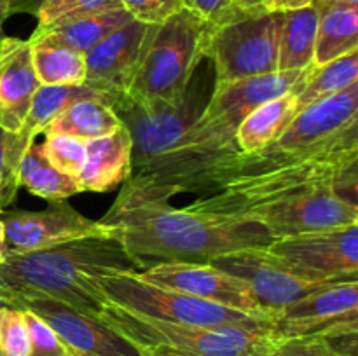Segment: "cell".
<instances>
[{
    "instance_id": "cell-40",
    "label": "cell",
    "mask_w": 358,
    "mask_h": 356,
    "mask_svg": "<svg viewBox=\"0 0 358 356\" xmlns=\"http://www.w3.org/2000/svg\"><path fill=\"white\" fill-rule=\"evenodd\" d=\"M140 351H142V356H189L166 348H140Z\"/></svg>"
},
{
    "instance_id": "cell-29",
    "label": "cell",
    "mask_w": 358,
    "mask_h": 356,
    "mask_svg": "<svg viewBox=\"0 0 358 356\" xmlns=\"http://www.w3.org/2000/svg\"><path fill=\"white\" fill-rule=\"evenodd\" d=\"M122 9L121 0H45L37 10V30L58 27L66 21Z\"/></svg>"
},
{
    "instance_id": "cell-35",
    "label": "cell",
    "mask_w": 358,
    "mask_h": 356,
    "mask_svg": "<svg viewBox=\"0 0 358 356\" xmlns=\"http://www.w3.org/2000/svg\"><path fill=\"white\" fill-rule=\"evenodd\" d=\"M182 6L210 24L222 20L234 9L233 0H182Z\"/></svg>"
},
{
    "instance_id": "cell-9",
    "label": "cell",
    "mask_w": 358,
    "mask_h": 356,
    "mask_svg": "<svg viewBox=\"0 0 358 356\" xmlns=\"http://www.w3.org/2000/svg\"><path fill=\"white\" fill-rule=\"evenodd\" d=\"M205 87L203 77L196 79L194 73L184 96L171 103L140 105L124 94L117 98L112 108L131 136V173L171 149L198 121L210 100Z\"/></svg>"
},
{
    "instance_id": "cell-27",
    "label": "cell",
    "mask_w": 358,
    "mask_h": 356,
    "mask_svg": "<svg viewBox=\"0 0 358 356\" xmlns=\"http://www.w3.org/2000/svg\"><path fill=\"white\" fill-rule=\"evenodd\" d=\"M20 188L24 187L30 194L49 202L66 201L72 195L80 194L79 180L62 173L48 163L42 154L41 143L34 142L23 156L17 170Z\"/></svg>"
},
{
    "instance_id": "cell-3",
    "label": "cell",
    "mask_w": 358,
    "mask_h": 356,
    "mask_svg": "<svg viewBox=\"0 0 358 356\" xmlns=\"http://www.w3.org/2000/svg\"><path fill=\"white\" fill-rule=\"evenodd\" d=\"M100 220L110 225L112 237L143 264L212 262L234 251L264 248L273 241L257 222L199 215L175 208L170 201H114Z\"/></svg>"
},
{
    "instance_id": "cell-15",
    "label": "cell",
    "mask_w": 358,
    "mask_h": 356,
    "mask_svg": "<svg viewBox=\"0 0 358 356\" xmlns=\"http://www.w3.org/2000/svg\"><path fill=\"white\" fill-rule=\"evenodd\" d=\"M250 222L264 227L271 239H282L358 223V206L334 191H318L278 202Z\"/></svg>"
},
{
    "instance_id": "cell-41",
    "label": "cell",
    "mask_w": 358,
    "mask_h": 356,
    "mask_svg": "<svg viewBox=\"0 0 358 356\" xmlns=\"http://www.w3.org/2000/svg\"><path fill=\"white\" fill-rule=\"evenodd\" d=\"M266 0H233L234 7L241 10H250V9H257V7L264 6Z\"/></svg>"
},
{
    "instance_id": "cell-46",
    "label": "cell",
    "mask_w": 358,
    "mask_h": 356,
    "mask_svg": "<svg viewBox=\"0 0 358 356\" xmlns=\"http://www.w3.org/2000/svg\"><path fill=\"white\" fill-rule=\"evenodd\" d=\"M3 61H6V59H3Z\"/></svg>"
},
{
    "instance_id": "cell-37",
    "label": "cell",
    "mask_w": 358,
    "mask_h": 356,
    "mask_svg": "<svg viewBox=\"0 0 358 356\" xmlns=\"http://www.w3.org/2000/svg\"><path fill=\"white\" fill-rule=\"evenodd\" d=\"M6 150H7V131L0 128V208H2L3 192H6L7 168H6Z\"/></svg>"
},
{
    "instance_id": "cell-25",
    "label": "cell",
    "mask_w": 358,
    "mask_h": 356,
    "mask_svg": "<svg viewBox=\"0 0 358 356\" xmlns=\"http://www.w3.org/2000/svg\"><path fill=\"white\" fill-rule=\"evenodd\" d=\"M31 65L41 86H79L86 79V56L66 45L28 38Z\"/></svg>"
},
{
    "instance_id": "cell-43",
    "label": "cell",
    "mask_w": 358,
    "mask_h": 356,
    "mask_svg": "<svg viewBox=\"0 0 358 356\" xmlns=\"http://www.w3.org/2000/svg\"><path fill=\"white\" fill-rule=\"evenodd\" d=\"M10 16L9 0H0V31H3V23Z\"/></svg>"
},
{
    "instance_id": "cell-28",
    "label": "cell",
    "mask_w": 358,
    "mask_h": 356,
    "mask_svg": "<svg viewBox=\"0 0 358 356\" xmlns=\"http://www.w3.org/2000/svg\"><path fill=\"white\" fill-rule=\"evenodd\" d=\"M358 82V51L341 56L324 66H315L303 89L297 93L296 110L299 114L315 101L348 89ZM296 114V115H297Z\"/></svg>"
},
{
    "instance_id": "cell-34",
    "label": "cell",
    "mask_w": 358,
    "mask_h": 356,
    "mask_svg": "<svg viewBox=\"0 0 358 356\" xmlns=\"http://www.w3.org/2000/svg\"><path fill=\"white\" fill-rule=\"evenodd\" d=\"M266 356H343L320 335L278 339Z\"/></svg>"
},
{
    "instance_id": "cell-17",
    "label": "cell",
    "mask_w": 358,
    "mask_h": 356,
    "mask_svg": "<svg viewBox=\"0 0 358 356\" xmlns=\"http://www.w3.org/2000/svg\"><path fill=\"white\" fill-rule=\"evenodd\" d=\"M150 24L128 21L86 54V79L91 89L110 98L112 105L128 93L142 61Z\"/></svg>"
},
{
    "instance_id": "cell-8",
    "label": "cell",
    "mask_w": 358,
    "mask_h": 356,
    "mask_svg": "<svg viewBox=\"0 0 358 356\" xmlns=\"http://www.w3.org/2000/svg\"><path fill=\"white\" fill-rule=\"evenodd\" d=\"M100 286L110 302L142 316L194 327H243L271 330V320L252 316L166 286L152 285L140 278L138 271L103 276L100 278Z\"/></svg>"
},
{
    "instance_id": "cell-31",
    "label": "cell",
    "mask_w": 358,
    "mask_h": 356,
    "mask_svg": "<svg viewBox=\"0 0 358 356\" xmlns=\"http://www.w3.org/2000/svg\"><path fill=\"white\" fill-rule=\"evenodd\" d=\"M30 349L24 311L0 304V356H27Z\"/></svg>"
},
{
    "instance_id": "cell-10",
    "label": "cell",
    "mask_w": 358,
    "mask_h": 356,
    "mask_svg": "<svg viewBox=\"0 0 358 356\" xmlns=\"http://www.w3.org/2000/svg\"><path fill=\"white\" fill-rule=\"evenodd\" d=\"M262 251L280 267L308 281H357L358 223L273 239Z\"/></svg>"
},
{
    "instance_id": "cell-22",
    "label": "cell",
    "mask_w": 358,
    "mask_h": 356,
    "mask_svg": "<svg viewBox=\"0 0 358 356\" xmlns=\"http://www.w3.org/2000/svg\"><path fill=\"white\" fill-rule=\"evenodd\" d=\"M297 93L299 91L287 93L248 112L236 133V142L241 152H255L280 138L297 114Z\"/></svg>"
},
{
    "instance_id": "cell-2",
    "label": "cell",
    "mask_w": 358,
    "mask_h": 356,
    "mask_svg": "<svg viewBox=\"0 0 358 356\" xmlns=\"http://www.w3.org/2000/svg\"><path fill=\"white\" fill-rule=\"evenodd\" d=\"M315 65L213 87L198 121L166 152L129 175L115 202L170 201L178 194H201L206 178L240 154L236 133L248 112L269 100L301 91Z\"/></svg>"
},
{
    "instance_id": "cell-19",
    "label": "cell",
    "mask_w": 358,
    "mask_h": 356,
    "mask_svg": "<svg viewBox=\"0 0 358 356\" xmlns=\"http://www.w3.org/2000/svg\"><path fill=\"white\" fill-rule=\"evenodd\" d=\"M131 136L124 126L86 143V161L79 180L83 192H108L131 175Z\"/></svg>"
},
{
    "instance_id": "cell-1",
    "label": "cell",
    "mask_w": 358,
    "mask_h": 356,
    "mask_svg": "<svg viewBox=\"0 0 358 356\" xmlns=\"http://www.w3.org/2000/svg\"><path fill=\"white\" fill-rule=\"evenodd\" d=\"M358 129L306 149L268 145L240 152L213 170L201 198L185 208L192 213L248 220L257 213L303 194L334 191L355 201Z\"/></svg>"
},
{
    "instance_id": "cell-21",
    "label": "cell",
    "mask_w": 358,
    "mask_h": 356,
    "mask_svg": "<svg viewBox=\"0 0 358 356\" xmlns=\"http://www.w3.org/2000/svg\"><path fill=\"white\" fill-rule=\"evenodd\" d=\"M313 3L318 7L313 65L324 66L358 51V7L338 0H315Z\"/></svg>"
},
{
    "instance_id": "cell-36",
    "label": "cell",
    "mask_w": 358,
    "mask_h": 356,
    "mask_svg": "<svg viewBox=\"0 0 358 356\" xmlns=\"http://www.w3.org/2000/svg\"><path fill=\"white\" fill-rule=\"evenodd\" d=\"M315 0H266L264 9L271 13H285V10L303 9V7L311 6Z\"/></svg>"
},
{
    "instance_id": "cell-18",
    "label": "cell",
    "mask_w": 358,
    "mask_h": 356,
    "mask_svg": "<svg viewBox=\"0 0 358 356\" xmlns=\"http://www.w3.org/2000/svg\"><path fill=\"white\" fill-rule=\"evenodd\" d=\"M358 129V82L301 110L273 145L306 149Z\"/></svg>"
},
{
    "instance_id": "cell-44",
    "label": "cell",
    "mask_w": 358,
    "mask_h": 356,
    "mask_svg": "<svg viewBox=\"0 0 358 356\" xmlns=\"http://www.w3.org/2000/svg\"><path fill=\"white\" fill-rule=\"evenodd\" d=\"M338 2L346 3V6H352V7H358V0H338Z\"/></svg>"
},
{
    "instance_id": "cell-38",
    "label": "cell",
    "mask_w": 358,
    "mask_h": 356,
    "mask_svg": "<svg viewBox=\"0 0 358 356\" xmlns=\"http://www.w3.org/2000/svg\"><path fill=\"white\" fill-rule=\"evenodd\" d=\"M45 0H9V9L10 16L13 14H37V10L41 9V6Z\"/></svg>"
},
{
    "instance_id": "cell-32",
    "label": "cell",
    "mask_w": 358,
    "mask_h": 356,
    "mask_svg": "<svg viewBox=\"0 0 358 356\" xmlns=\"http://www.w3.org/2000/svg\"><path fill=\"white\" fill-rule=\"evenodd\" d=\"M24 318L30 332V349L27 356H73L69 348L59 341L58 335L51 330V327L41 318L30 311H24Z\"/></svg>"
},
{
    "instance_id": "cell-23",
    "label": "cell",
    "mask_w": 358,
    "mask_h": 356,
    "mask_svg": "<svg viewBox=\"0 0 358 356\" xmlns=\"http://www.w3.org/2000/svg\"><path fill=\"white\" fill-rule=\"evenodd\" d=\"M318 28V7L315 3L282 13L278 47V72L303 70L313 65Z\"/></svg>"
},
{
    "instance_id": "cell-13",
    "label": "cell",
    "mask_w": 358,
    "mask_h": 356,
    "mask_svg": "<svg viewBox=\"0 0 358 356\" xmlns=\"http://www.w3.org/2000/svg\"><path fill=\"white\" fill-rule=\"evenodd\" d=\"M6 306L34 313L51 327L73 356H142L136 344L122 337L100 318L48 297H16Z\"/></svg>"
},
{
    "instance_id": "cell-16",
    "label": "cell",
    "mask_w": 358,
    "mask_h": 356,
    "mask_svg": "<svg viewBox=\"0 0 358 356\" xmlns=\"http://www.w3.org/2000/svg\"><path fill=\"white\" fill-rule=\"evenodd\" d=\"M210 264L247 283L259 306L271 318L280 309L292 304L294 300L308 295L320 286L329 285V283L308 281V279L285 271L278 264H275L262 251V248H252V250L222 255Z\"/></svg>"
},
{
    "instance_id": "cell-20",
    "label": "cell",
    "mask_w": 358,
    "mask_h": 356,
    "mask_svg": "<svg viewBox=\"0 0 358 356\" xmlns=\"http://www.w3.org/2000/svg\"><path fill=\"white\" fill-rule=\"evenodd\" d=\"M38 86L41 82L31 65L30 45L28 40H21L0 65V128L16 133L23 126Z\"/></svg>"
},
{
    "instance_id": "cell-4",
    "label": "cell",
    "mask_w": 358,
    "mask_h": 356,
    "mask_svg": "<svg viewBox=\"0 0 358 356\" xmlns=\"http://www.w3.org/2000/svg\"><path fill=\"white\" fill-rule=\"evenodd\" d=\"M145 267L114 237H87L44 250H9L0 264V304L16 297H48L100 318L110 302L100 278Z\"/></svg>"
},
{
    "instance_id": "cell-45",
    "label": "cell",
    "mask_w": 358,
    "mask_h": 356,
    "mask_svg": "<svg viewBox=\"0 0 358 356\" xmlns=\"http://www.w3.org/2000/svg\"><path fill=\"white\" fill-rule=\"evenodd\" d=\"M0 212H3V209H2V208H0Z\"/></svg>"
},
{
    "instance_id": "cell-26",
    "label": "cell",
    "mask_w": 358,
    "mask_h": 356,
    "mask_svg": "<svg viewBox=\"0 0 358 356\" xmlns=\"http://www.w3.org/2000/svg\"><path fill=\"white\" fill-rule=\"evenodd\" d=\"M119 126L121 121L110 105L96 100H79L63 110L45 128L44 135H66L87 143L115 131Z\"/></svg>"
},
{
    "instance_id": "cell-14",
    "label": "cell",
    "mask_w": 358,
    "mask_h": 356,
    "mask_svg": "<svg viewBox=\"0 0 358 356\" xmlns=\"http://www.w3.org/2000/svg\"><path fill=\"white\" fill-rule=\"evenodd\" d=\"M138 276L152 285L273 321L259 306L247 283L210 262H159L138 271Z\"/></svg>"
},
{
    "instance_id": "cell-5",
    "label": "cell",
    "mask_w": 358,
    "mask_h": 356,
    "mask_svg": "<svg viewBox=\"0 0 358 356\" xmlns=\"http://www.w3.org/2000/svg\"><path fill=\"white\" fill-rule=\"evenodd\" d=\"M206 30L208 23L185 7L164 23L150 24L142 61L124 96L140 105L184 96L205 59Z\"/></svg>"
},
{
    "instance_id": "cell-30",
    "label": "cell",
    "mask_w": 358,
    "mask_h": 356,
    "mask_svg": "<svg viewBox=\"0 0 358 356\" xmlns=\"http://www.w3.org/2000/svg\"><path fill=\"white\" fill-rule=\"evenodd\" d=\"M42 154L52 168L77 178L86 161V143L66 135H44Z\"/></svg>"
},
{
    "instance_id": "cell-39",
    "label": "cell",
    "mask_w": 358,
    "mask_h": 356,
    "mask_svg": "<svg viewBox=\"0 0 358 356\" xmlns=\"http://www.w3.org/2000/svg\"><path fill=\"white\" fill-rule=\"evenodd\" d=\"M21 42V38H14V37H7L3 31H0V65L3 63V59L17 47V44Z\"/></svg>"
},
{
    "instance_id": "cell-33",
    "label": "cell",
    "mask_w": 358,
    "mask_h": 356,
    "mask_svg": "<svg viewBox=\"0 0 358 356\" xmlns=\"http://www.w3.org/2000/svg\"><path fill=\"white\" fill-rule=\"evenodd\" d=\"M122 9L143 24H161L184 9L182 0H121Z\"/></svg>"
},
{
    "instance_id": "cell-12",
    "label": "cell",
    "mask_w": 358,
    "mask_h": 356,
    "mask_svg": "<svg viewBox=\"0 0 358 356\" xmlns=\"http://www.w3.org/2000/svg\"><path fill=\"white\" fill-rule=\"evenodd\" d=\"M0 215L10 251L44 250L87 237H112L108 223L83 215L69 201L49 202L41 212L10 209Z\"/></svg>"
},
{
    "instance_id": "cell-11",
    "label": "cell",
    "mask_w": 358,
    "mask_h": 356,
    "mask_svg": "<svg viewBox=\"0 0 358 356\" xmlns=\"http://www.w3.org/2000/svg\"><path fill=\"white\" fill-rule=\"evenodd\" d=\"M276 339L320 335L325 339L358 332V281L329 283L294 300L273 316Z\"/></svg>"
},
{
    "instance_id": "cell-24",
    "label": "cell",
    "mask_w": 358,
    "mask_h": 356,
    "mask_svg": "<svg viewBox=\"0 0 358 356\" xmlns=\"http://www.w3.org/2000/svg\"><path fill=\"white\" fill-rule=\"evenodd\" d=\"M133 17L124 9L110 10V13L94 14V16L79 17V20L66 21L58 27L48 28V30H37L31 34L30 38H41V40L55 42V44L66 45L84 56L96 47L100 42L115 30L124 27Z\"/></svg>"
},
{
    "instance_id": "cell-7",
    "label": "cell",
    "mask_w": 358,
    "mask_h": 356,
    "mask_svg": "<svg viewBox=\"0 0 358 356\" xmlns=\"http://www.w3.org/2000/svg\"><path fill=\"white\" fill-rule=\"evenodd\" d=\"M280 27L282 13L264 7H234L217 23H208L205 58L213 63V87L278 72Z\"/></svg>"
},
{
    "instance_id": "cell-6",
    "label": "cell",
    "mask_w": 358,
    "mask_h": 356,
    "mask_svg": "<svg viewBox=\"0 0 358 356\" xmlns=\"http://www.w3.org/2000/svg\"><path fill=\"white\" fill-rule=\"evenodd\" d=\"M100 320L138 348H166L189 356H266L278 341L269 328L170 323L114 302L103 307Z\"/></svg>"
},
{
    "instance_id": "cell-42",
    "label": "cell",
    "mask_w": 358,
    "mask_h": 356,
    "mask_svg": "<svg viewBox=\"0 0 358 356\" xmlns=\"http://www.w3.org/2000/svg\"><path fill=\"white\" fill-rule=\"evenodd\" d=\"M0 213H2V212H0ZM7 253H9V248H7V243H6V230H3L2 215H0V264L6 260Z\"/></svg>"
}]
</instances>
